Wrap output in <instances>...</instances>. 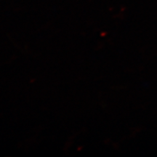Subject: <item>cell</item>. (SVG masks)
<instances>
[]
</instances>
